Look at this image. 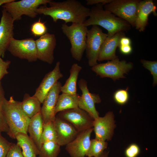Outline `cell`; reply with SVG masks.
Wrapping results in <instances>:
<instances>
[{
    "instance_id": "cell-8",
    "label": "cell",
    "mask_w": 157,
    "mask_h": 157,
    "mask_svg": "<svg viewBox=\"0 0 157 157\" xmlns=\"http://www.w3.org/2000/svg\"><path fill=\"white\" fill-rule=\"evenodd\" d=\"M108 36L98 26L93 25L87 32L85 49L88 64L93 67L98 64L101 46Z\"/></svg>"
},
{
    "instance_id": "cell-17",
    "label": "cell",
    "mask_w": 157,
    "mask_h": 157,
    "mask_svg": "<svg viewBox=\"0 0 157 157\" xmlns=\"http://www.w3.org/2000/svg\"><path fill=\"white\" fill-rule=\"evenodd\" d=\"M53 123L56 135V143L60 146L70 142L79 133L69 122L57 116Z\"/></svg>"
},
{
    "instance_id": "cell-16",
    "label": "cell",
    "mask_w": 157,
    "mask_h": 157,
    "mask_svg": "<svg viewBox=\"0 0 157 157\" xmlns=\"http://www.w3.org/2000/svg\"><path fill=\"white\" fill-rule=\"evenodd\" d=\"M2 14L0 21V58H3L11 40L14 38V21L3 8Z\"/></svg>"
},
{
    "instance_id": "cell-2",
    "label": "cell",
    "mask_w": 157,
    "mask_h": 157,
    "mask_svg": "<svg viewBox=\"0 0 157 157\" xmlns=\"http://www.w3.org/2000/svg\"><path fill=\"white\" fill-rule=\"evenodd\" d=\"M103 6L97 4L90 9L89 18L83 23L84 26H101L108 31V37L130 29L131 25L129 23L104 9Z\"/></svg>"
},
{
    "instance_id": "cell-32",
    "label": "cell",
    "mask_w": 157,
    "mask_h": 157,
    "mask_svg": "<svg viewBox=\"0 0 157 157\" xmlns=\"http://www.w3.org/2000/svg\"><path fill=\"white\" fill-rule=\"evenodd\" d=\"M129 94L128 89H119L116 91L113 95L115 101L117 104L123 105L128 101Z\"/></svg>"
},
{
    "instance_id": "cell-40",
    "label": "cell",
    "mask_w": 157,
    "mask_h": 157,
    "mask_svg": "<svg viewBox=\"0 0 157 157\" xmlns=\"http://www.w3.org/2000/svg\"><path fill=\"white\" fill-rule=\"evenodd\" d=\"M14 0H0V6L6 3L11 2Z\"/></svg>"
},
{
    "instance_id": "cell-9",
    "label": "cell",
    "mask_w": 157,
    "mask_h": 157,
    "mask_svg": "<svg viewBox=\"0 0 157 157\" xmlns=\"http://www.w3.org/2000/svg\"><path fill=\"white\" fill-rule=\"evenodd\" d=\"M7 50L13 56L29 62L36 61L38 60L35 41L33 38L21 40L13 38Z\"/></svg>"
},
{
    "instance_id": "cell-23",
    "label": "cell",
    "mask_w": 157,
    "mask_h": 157,
    "mask_svg": "<svg viewBox=\"0 0 157 157\" xmlns=\"http://www.w3.org/2000/svg\"><path fill=\"white\" fill-rule=\"evenodd\" d=\"M80 95L62 93L59 95L55 109V113L71 109L78 107Z\"/></svg>"
},
{
    "instance_id": "cell-42",
    "label": "cell",
    "mask_w": 157,
    "mask_h": 157,
    "mask_svg": "<svg viewBox=\"0 0 157 157\" xmlns=\"http://www.w3.org/2000/svg\"><path fill=\"white\" fill-rule=\"evenodd\" d=\"M36 157V156H34V157Z\"/></svg>"
},
{
    "instance_id": "cell-21",
    "label": "cell",
    "mask_w": 157,
    "mask_h": 157,
    "mask_svg": "<svg viewBox=\"0 0 157 157\" xmlns=\"http://www.w3.org/2000/svg\"><path fill=\"white\" fill-rule=\"evenodd\" d=\"M17 144L22 149L24 157H33L38 155L40 150L33 141L27 134L17 133L15 136Z\"/></svg>"
},
{
    "instance_id": "cell-4",
    "label": "cell",
    "mask_w": 157,
    "mask_h": 157,
    "mask_svg": "<svg viewBox=\"0 0 157 157\" xmlns=\"http://www.w3.org/2000/svg\"><path fill=\"white\" fill-rule=\"evenodd\" d=\"M61 28L70 42V51L72 57L76 60L81 61L85 49L87 27L83 23H74L69 26L65 23L63 24Z\"/></svg>"
},
{
    "instance_id": "cell-26",
    "label": "cell",
    "mask_w": 157,
    "mask_h": 157,
    "mask_svg": "<svg viewBox=\"0 0 157 157\" xmlns=\"http://www.w3.org/2000/svg\"><path fill=\"white\" fill-rule=\"evenodd\" d=\"M60 147L55 142H44L40 150L38 157H57L60 152Z\"/></svg>"
},
{
    "instance_id": "cell-33",
    "label": "cell",
    "mask_w": 157,
    "mask_h": 157,
    "mask_svg": "<svg viewBox=\"0 0 157 157\" xmlns=\"http://www.w3.org/2000/svg\"><path fill=\"white\" fill-rule=\"evenodd\" d=\"M14 144L8 142L0 133V157H6L10 148Z\"/></svg>"
},
{
    "instance_id": "cell-34",
    "label": "cell",
    "mask_w": 157,
    "mask_h": 157,
    "mask_svg": "<svg viewBox=\"0 0 157 157\" xmlns=\"http://www.w3.org/2000/svg\"><path fill=\"white\" fill-rule=\"evenodd\" d=\"M140 149L136 144H130L126 149L125 154L126 157H136L139 154Z\"/></svg>"
},
{
    "instance_id": "cell-37",
    "label": "cell",
    "mask_w": 157,
    "mask_h": 157,
    "mask_svg": "<svg viewBox=\"0 0 157 157\" xmlns=\"http://www.w3.org/2000/svg\"><path fill=\"white\" fill-rule=\"evenodd\" d=\"M113 0H86V4L88 5L101 4L104 5L110 3Z\"/></svg>"
},
{
    "instance_id": "cell-15",
    "label": "cell",
    "mask_w": 157,
    "mask_h": 157,
    "mask_svg": "<svg viewBox=\"0 0 157 157\" xmlns=\"http://www.w3.org/2000/svg\"><path fill=\"white\" fill-rule=\"evenodd\" d=\"M62 86L61 83L58 81L49 91L42 103L40 112L44 124L53 121L56 118L55 109Z\"/></svg>"
},
{
    "instance_id": "cell-1",
    "label": "cell",
    "mask_w": 157,
    "mask_h": 157,
    "mask_svg": "<svg viewBox=\"0 0 157 157\" xmlns=\"http://www.w3.org/2000/svg\"><path fill=\"white\" fill-rule=\"evenodd\" d=\"M49 7L41 6L36 9L38 14L50 16L54 22L59 19L63 20L65 24H83L88 17L90 9L76 0H66L55 2L51 0L49 3Z\"/></svg>"
},
{
    "instance_id": "cell-20",
    "label": "cell",
    "mask_w": 157,
    "mask_h": 157,
    "mask_svg": "<svg viewBox=\"0 0 157 157\" xmlns=\"http://www.w3.org/2000/svg\"><path fill=\"white\" fill-rule=\"evenodd\" d=\"M156 7L152 0L140 1L137 9L135 22L136 28L140 32L145 29L149 14L153 13L156 16Z\"/></svg>"
},
{
    "instance_id": "cell-36",
    "label": "cell",
    "mask_w": 157,
    "mask_h": 157,
    "mask_svg": "<svg viewBox=\"0 0 157 157\" xmlns=\"http://www.w3.org/2000/svg\"><path fill=\"white\" fill-rule=\"evenodd\" d=\"M11 63L10 60L5 61L2 58H0V81L5 75L8 74L7 69Z\"/></svg>"
},
{
    "instance_id": "cell-31",
    "label": "cell",
    "mask_w": 157,
    "mask_h": 157,
    "mask_svg": "<svg viewBox=\"0 0 157 157\" xmlns=\"http://www.w3.org/2000/svg\"><path fill=\"white\" fill-rule=\"evenodd\" d=\"M141 62L143 66L149 70L152 75L153 78V85H156L157 83V62L156 61H150L141 60Z\"/></svg>"
},
{
    "instance_id": "cell-12",
    "label": "cell",
    "mask_w": 157,
    "mask_h": 157,
    "mask_svg": "<svg viewBox=\"0 0 157 157\" xmlns=\"http://www.w3.org/2000/svg\"><path fill=\"white\" fill-rule=\"evenodd\" d=\"M35 41L38 59L52 64L54 60V51L56 44L55 35L47 33Z\"/></svg>"
},
{
    "instance_id": "cell-11",
    "label": "cell",
    "mask_w": 157,
    "mask_h": 157,
    "mask_svg": "<svg viewBox=\"0 0 157 157\" xmlns=\"http://www.w3.org/2000/svg\"><path fill=\"white\" fill-rule=\"evenodd\" d=\"M78 85L82 92L79 98L78 107L85 111L94 119L98 118L99 113L96 109L95 104L101 101L99 95L89 92L87 83L83 78L79 80Z\"/></svg>"
},
{
    "instance_id": "cell-38",
    "label": "cell",
    "mask_w": 157,
    "mask_h": 157,
    "mask_svg": "<svg viewBox=\"0 0 157 157\" xmlns=\"http://www.w3.org/2000/svg\"><path fill=\"white\" fill-rule=\"evenodd\" d=\"M118 47H119L120 52L124 55L130 54L132 51V48L131 45H119Z\"/></svg>"
},
{
    "instance_id": "cell-3",
    "label": "cell",
    "mask_w": 157,
    "mask_h": 157,
    "mask_svg": "<svg viewBox=\"0 0 157 157\" xmlns=\"http://www.w3.org/2000/svg\"><path fill=\"white\" fill-rule=\"evenodd\" d=\"M21 103L11 96L9 100L5 99L3 106V116L8 127L7 133L13 139L18 133H27L30 120L22 110Z\"/></svg>"
},
{
    "instance_id": "cell-35",
    "label": "cell",
    "mask_w": 157,
    "mask_h": 157,
    "mask_svg": "<svg viewBox=\"0 0 157 157\" xmlns=\"http://www.w3.org/2000/svg\"><path fill=\"white\" fill-rule=\"evenodd\" d=\"M21 148L17 143H14L10 148L6 157H24Z\"/></svg>"
},
{
    "instance_id": "cell-25",
    "label": "cell",
    "mask_w": 157,
    "mask_h": 157,
    "mask_svg": "<svg viewBox=\"0 0 157 157\" xmlns=\"http://www.w3.org/2000/svg\"><path fill=\"white\" fill-rule=\"evenodd\" d=\"M82 67L77 63H74L70 69V76L65 84L62 86L61 91L62 93L76 94L77 93V82Z\"/></svg>"
},
{
    "instance_id": "cell-41",
    "label": "cell",
    "mask_w": 157,
    "mask_h": 157,
    "mask_svg": "<svg viewBox=\"0 0 157 157\" xmlns=\"http://www.w3.org/2000/svg\"><path fill=\"white\" fill-rule=\"evenodd\" d=\"M108 152H104L99 157H108Z\"/></svg>"
},
{
    "instance_id": "cell-18",
    "label": "cell",
    "mask_w": 157,
    "mask_h": 157,
    "mask_svg": "<svg viewBox=\"0 0 157 157\" xmlns=\"http://www.w3.org/2000/svg\"><path fill=\"white\" fill-rule=\"evenodd\" d=\"M60 66V62H57L53 69L45 75L33 95L41 104L51 89L63 76Z\"/></svg>"
},
{
    "instance_id": "cell-6",
    "label": "cell",
    "mask_w": 157,
    "mask_h": 157,
    "mask_svg": "<svg viewBox=\"0 0 157 157\" xmlns=\"http://www.w3.org/2000/svg\"><path fill=\"white\" fill-rule=\"evenodd\" d=\"M133 66L132 63L120 61L118 58L106 63L97 64L92 67L91 69L101 78L108 77L115 81L125 78L124 74L132 69Z\"/></svg>"
},
{
    "instance_id": "cell-7",
    "label": "cell",
    "mask_w": 157,
    "mask_h": 157,
    "mask_svg": "<svg viewBox=\"0 0 157 157\" xmlns=\"http://www.w3.org/2000/svg\"><path fill=\"white\" fill-rule=\"evenodd\" d=\"M139 0H113L104 5V9L135 27Z\"/></svg>"
},
{
    "instance_id": "cell-14",
    "label": "cell",
    "mask_w": 157,
    "mask_h": 157,
    "mask_svg": "<svg viewBox=\"0 0 157 157\" xmlns=\"http://www.w3.org/2000/svg\"><path fill=\"white\" fill-rule=\"evenodd\" d=\"M93 128L79 133L76 138L66 145L65 149L71 157H85L88 150Z\"/></svg>"
},
{
    "instance_id": "cell-39",
    "label": "cell",
    "mask_w": 157,
    "mask_h": 157,
    "mask_svg": "<svg viewBox=\"0 0 157 157\" xmlns=\"http://www.w3.org/2000/svg\"><path fill=\"white\" fill-rule=\"evenodd\" d=\"M131 41L130 38L125 36L121 38L119 40V46L131 45Z\"/></svg>"
},
{
    "instance_id": "cell-5",
    "label": "cell",
    "mask_w": 157,
    "mask_h": 157,
    "mask_svg": "<svg viewBox=\"0 0 157 157\" xmlns=\"http://www.w3.org/2000/svg\"><path fill=\"white\" fill-rule=\"evenodd\" d=\"M50 0H15L6 3L2 6L11 15L14 21L21 19L22 17L25 15L34 18L38 15L36 10L41 5H45Z\"/></svg>"
},
{
    "instance_id": "cell-27",
    "label": "cell",
    "mask_w": 157,
    "mask_h": 157,
    "mask_svg": "<svg viewBox=\"0 0 157 157\" xmlns=\"http://www.w3.org/2000/svg\"><path fill=\"white\" fill-rule=\"evenodd\" d=\"M107 142L96 138L92 139L88 150L86 156L88 157H99L107 147Z\"/></svg>"
},
{
    "instance_id": "cell-29",
    "label": "cell",
    "mask_w": 157,
    "mask_h": 157,
    "mask_svg": "<svg viewBox=\"0 0 157 157\" xmlns=\"http://www.w3.org/2000/svg\"><path fill=\"white\" fill-rule=\"evenodd\" d=\"M5 93L0 81V133L2 132L7 133L8 127L3 116V106L5 99Z\"/></svg>"
},
{
    "instance_id": "cell-22",
    "label": "cell",
    "mask_w": 157,
    "mask_h": 157,
    "mask_svg": "<svg viewBox=\"0 0 157 157\" xmlns=\"http://www.w3.org/2000/svg\"><path fill=\"white\" fill-rule=\"evenodd\" d=\"M43 122L41 112L30 118L28 128L30 137L40 150L42 144L40 139L43 131Z\"/></svg>"
},
{
    "instance_id": "cell-24",
    "label": "cell",
    "mask_w": 157,
    "mask_h": 157,
    "mask_svg": "<svg viewBox=\"0 0 157 157\" xmlns=\"http://www.w3.org/2000/svg\"><path fill=\"white\" fill-rule=\"evenodd\" d=\"M41 103L34 96L27 94L24 95L23 101L21 103V107L23 112L28 118H31L41 110Z\"/></svg>"
},
{
    "instance_id": "cell-19",
    "label": "cell",
    "mask_w": 157,
    "mask_h": 157,
    "mask_svg": "<svg viewBox=\"0 0 157 157\" xmlns=\"http://www.w3.org/2000/svg\"><path fill=\"white\" fill-rule=\"evenodd\" d=\"M125 36L124 31L118 32L111 37L107 36L102 44L99 53L98 61L112 60L118 58L116 50L120 38Z\"/></svg>"
},
{
    "instance_id": "cell-10",
    "label": "cell",
    "mask_w": 157,
    "mask_h": 157,
    "mask_svg": "<svg viewBox=\"0 0 157 157\" xmlns=\"http://www.w3.org/2000/svg\"><path fill=\"white\" fill-rule=\"evenodd\" d=\"M57 116L69 122L79 132L93 127L94 119L79 107L60 112Z\"/></svg>"
},
{
    "instance_id": "cell-28",
    "label": "cell",
    "mask_w": 157,
    "mask_h": 157,
    "mask_svg": "<svg viewBox=\"0 0 157 157\" xmlns=\"http://www.w3.org/2000/svg\"><path fill=\"white\" fill-rule=\"evenodd\" d=\"M56 135L54 126L53 121L43 123V131L40 139L42 145L44 142L53 141L56 142Z\"/></svg>"
},
{
    "instance_id": "cell-30",
    "label": "cell",
    "mask_w": 157,
    "mask_h": 157,
    "mask_svg": "<svg viewBox=\"0 0 157 157\" xmlns=\"http://www.w3.org/2000/svg\"><path fill=\"white\" fill-rule=\"evenodd\" d=\"M39 20L33 23L31 28V32L35 36H41L47 33V28L45 23Z\"/></svg>"
},
{
    "instance_id": "cell-13",
    "label": "cell",
    "mask_w": 157,
    "mask_h": 157,
    "mask_svg": "<svg viewBox=\"0 0 157 157\" xmlns=\"http://www.w3.org/2000/svg\"><path fill=\"white\" fill-rule=\"evenodd\" d=\"M115 127L112 112H108L103 117H98L94 119L93 122L95 138L104 141L111 140Z\"/></svg>"
}]
</instances>
